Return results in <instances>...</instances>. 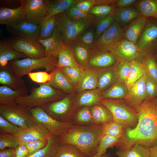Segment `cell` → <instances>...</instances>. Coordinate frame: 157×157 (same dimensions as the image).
<instances>
[{
    "label": "cell",
    "mask_w": 157,
    "mask_h": 157,
    "mask_svg": "<svg viewBox=\"0 0 157 157\" xmlns=\"http://www.w3.org/2000/svg\"><path fill=\"white\" fill-rule=\"evenodd\" d=\"M25 0H22L17 8H10L1 7L0 8V24L11 27L25 21L24 8Z\"/></svg>",
    "instance_id": "cell-17"
},
{
    "label": "cell",
    "mask_w": 157,
    "mask_h": 157,
    "mask_svg": "<svg viewBox=\"0 0 157 157\" xmlns=\"http://www.w3.org/2000/svg\"><path fill=\"white\" fill-rule=\"evenodd\" d=\"M93 26L82 33L76 40L82 45L90 49H93L95 41V28Z\"/></svg>",
    "instance_id": "cell-42"
},
{
    "label": "cell",
    "mask_w": 157,
    "mask_h": 157,
    "mask_svg": "<svg viewBox=\"0 0 157 157\" xmlns=\"http://www.w3.org/2000/svg\"><path fill=\"white\" fill-rule=\"evenodd\" d=\"M157 102L146 100L136 110L138 121L134 128L126 127L115 145L118 149L136 144L149 148L157 145Z\"/></svg>",
    "instance_id": "cell-1"
},
{
    "label": "cell",
    "mask_w": 157,
    "mask_h": 157,
    "mask_svg": "<svg viewBox=\"0 0 157 157\" xmlns=\"http://www.w3.org/2000/svg\"><path fill=\"white\" fill-rule=\"evenodd\" d=\"M101 104L110 112L114 121L126 127L134 128L137 124L138 117L137 111L123 101L103 99Z\"/></svg>",
    "instance_id": "cell-7"
},
{
    "label": "cell",
    "mask_w": 157,
    "mask_h": 157,
    "mask_svg": "<svg viewBox=\"0 0 157 157\" xmlns=\"http://www.w3.org/2000/svg\"><path fill=\"white\" fill-rule=\"evenodd\" d=\"M21 0H0V4L1 5L5 6L3 7L8 6L10 7L19 6L21 3Z\"/></svg>",
    "instance_id": "cell-59"
},
{
    "label": "cell",
    "mask_w": 157,
    "mask_h": 157,
    "mask_svg": "<svg viewBox=\"0 0 157 157\" xmlns=\"http://www.w3.org/2000/svg\"><path fill=\"white\" fill-rule=\"evenodd\" d=\"M120 138L118 137L103 135L100 141L95 155L100 156L105 154L107 149L109 147L115 145Z\"/></svg>",
    "instance_id": "cell-45"
},
{
    "label": "cell",
    "mask_w": 157,
    "mask_h": 157,
    "mask_svg": "<svg viewBox=\"0 0 157 157\" xmlns=\"http://www.w3.org/2000/svg\"><path fill=\"white\" fill-rule=\"evenodd\" d=\"M58 58L52 55L39 58H27L23 59H17L9 61L8 65L16 74L22 78L32 71L45 69L50 73L57 68Z\"/></svg>",
    "instance_id": "cell-5"
},
{
    "label": "cell",
    "mask_w": 157,
    "mask_h": 157,
    "mask_svg": "<svg viewBox=\"0 0 157 157\" xmlns=\"http://www.w3.org/2000/svg\"><path fill=\"white\" fill-rule=\"evenodd\" d=\"M147 74L153 78L157 83V64L155 58L144 56Z\"/></svg>",
    "instance_id": "cell-51"
},
{
    "label": "cell",
    "mask_w": 157,
    "mask_h": 157,
    "mask_svg": "<svg viewBox=\"0 0 157 157\" xmlns=\"http://www.w3.org/2000/svg\"><path fill=\"white\" fill-rule=\"evenodd\" d=\"M15 136L19 144L27 143L53 137L48 130L39 123L30 128L22 129Z\"/></svg>",
    "instance_id": "cell-19"
},
{
    "label": "cell",
    "mask_w": 157,
    "mask_h": 157,
    "mask_svg": "<svg viewBox=\"0 0 157 157\" xmlns=\"http://www.w3.org/2000/svg\"><path fill=\"white\" fill-rule=\"evenodd\" d=\"M6 27L8 31L15 37L39 42L40 25L24 21L13 26Z\"/></svg>",
    "instance_id": "cell-15"
},
{
    "label": "cell",
    "mask_w": 157,
    "mask_h": 157,
    "mask_svg": "<svg viewBox=\"0 0 157 157\" xmlns=\"http://www.w3.org/2000/svg\"><path fill=\"white\" fill-rule=\"evenodd\" d=\"M128 93L127 88L125 83L118 81L101 94L103 99H124Z\"/></svg>",
    "instance_id": "cell-34"
},
{
    "label": "cell",
    "mask_w": 157,
    "mask_h": 157,
    "mask_svg": "<svg viewBox=\"0 0 157 157\" xmlns=\"http://www.w3.org/2000/svg\"><path fill=\"white\" fill-rule=\"evenodd\" d=\"M78 0H45V3L47 15L44 21L64 12L69 7L74 5Z\"/></svg>",
    "instance_id": "cell-27"
},
{
    "label": "cell",
    "mask_w": 157,
    "mask_h": 157,
    "mask_svg": "<svg viewBox=\"0 0 157 157\" xmlns=\"http://www.w3.org/2000/svg\"><path fill=\"white\" fill-rule=\"evenodd\" d=\"M8 41L13 48L29 58H39L46 56L45 48L39 42L15 37Z\"/></svg>",
    "instance_id": "cell-11"
},
{
    "label": "cell",
    "mask_w": 157,
    "mask_h": 157,
    "mask_svg": "<svg viewBox=\"0 0 157 157\" xmlns=\"http://www.w3.org/2000/svg\"><path fill=\"white\" fill-rule=\"evenodd\" d=\"M114 15L115 21L123 29L140 15L139 11L133 6L116 8Z\"/></svg>",
    "instance_id": "cell-25"
},
{
    "label": "cell",
    "mask_w": 157,
    "mask_h": 157,
    "mask_svg": "<svg viewBox=\"0 0 157 157\" xmlns=\"http://www.w3.org/2000/svg\"><path fill=\"white\" fill-rule=\"evenodd\" d=\"M27 57L17 51L10 44L8 40L0 42V67L7 65L11 61Z\"/></svg>",
    "instance_id": "cell-28"
},
{
    "label": "cell",
    "mask_w": 157,
    "mask_h": 157,
    "mask_svg": "<svg viewBox=\"0 0 157 157\" xmlns=\"http://www.w3.org/2000/svg\"><path fill=\"white\" fill-rule=\"evenodd\" d=\"M130 69V61L123 60L116 63L118 80L125 83L128 76Z\"/></svg>",
    "instance_id": "cell-48"
},
{
    "label": "cell",
    "mask_w": 157,
    "mask_h": 157,
    "mask_svg": "<svg viewBox=\"0 0 157 157\" xmlns=\"http://www.w3.org/2000/svg\"><path fill=\"white\" fill-rule=\"evenodd\" d=\"M147 74L127 87V94L124 98L128 104L136 110L147 99L145 88Z\"/></svg>",
    "instance_id": "cell-12"
},
{
    "label": "cell",
    "mask_w": 157,
    "mask_h": 157,
    "mask_svg": "<svg viewBox=\"0 0 157 157\" xmlns=\"http://www.w3.org/2000/svg\"><path fill=\"white\" fill-rule=\"evenodd\" d=\"M29 110L35 120L46 129L54 137H59L73 126L70 122H62L54 119L41 107H35Z\"/></svg>",
    "instance_id": "cell-9"
},
{
    "label": "cell",
    "mask_w": 157,
    "mask_h": 157,
    "mask_svg": "<svg viewBox=\"0 0 157 157\" xmlns=\"http://www.w3.org/2000/svg\"><path fill=\"white\" fill-rule=\"evenodd\" d=\"M59 69L68 81L73 85L76 86L82 76L83 69L82 67H67Z\"/></svg>",
    "instance_id": "cell-41"
},
{
    "label": "cell",
    "mask_w": 157,
    "mask_h": 157,
    "mask_svg": "<svg viewBox=\"0 0 157 157\" xmlns=\"http://www.w3.org/2000/svg\"><path fill=\"white\" fill-rule=\"evenodd\" d=\"M67 46L70 49L77 62L82 67L87 66L92 49L86 47L76 41Z\"/></svg>",
    "instance_id": "cell-30"
},
{
    "label": "cell",
    "mask_w": 157,
    "mask_h": 157,
    "mask_svg": "<svg viewBox=\"0 0 157 157\" xmlns=\"http://www.w3.org/2000/svg\"><path fill=\"white\" fill-rule=\"evenodd\" d=\"M149 157H157V145L149 148Z\"/></svg>",
    "instance_id": "cell-61"
},
{
    "label": "cell",
    "mask_w": 157,
    "mask_h": 157,
    "mask_svg": "<svg viewBox=\"0 0 157 157\" xmlns=\"http://www.w3.org/2000/svg\"><path fill=\"white\" fill-rule=\"evenodd\" d=\"M62 98L61 93L48 82L40 84L39 87L33 88L29 94L16 98L15 102L29 109L41 107Z\"/></svg>",
    "instance_id": "cell-4"
},
{
    "label": "cell",
    "mask_w": 157,
    "mask_h": 157,
    "mask_svg": "<svg viewBox=\"0 0 157 157\" xmlns=\"http://www.w3.org/2000/svg\"><path fill=\"white\" fill-rule=\"evenodd\" d=\"M64 13L69 19L75 21L83 19L89 15L81 11L74 5L68 8Z\"/></svg>",
    "instance_id": "cell-52"
},
{
    "label": "cell",
    "mask_w": 157,
    "mask_h": 157,
    "mask_svg": "<svg viewBox=\"0 0 157 157\" xmlns=\"http://www.w3.org/2000/svg\"><path fill=\"white\" fill-rule=\"evenodd\" d=\"M110 53L118 62L123 60L131 61L144 57V55L139 50L136 44L124 38Z\"/></svg>",
    "instance_id": "cell-14"
},
{
    "label": "cell",
    "mask_w": 157,
    "mask_h": 157,
    "mask_svg": "<svg viewBox=\"0 0 157 157\" xmlns=\"http://www.w3.org/2000/svg\"><path fill=\"white\" fill-rule=\"evenodd\" d=\"M22 129L8 121L0 115V133L15 135Z\"/></svg>",
    "instance_id": "cell-49"
},
{
    "label": "cell",
    "mask_w": 157,
    "mask_h": 157,
    "mask_svg": "<svg viewBox=\"0 0 157 157\" xmlns=\"http://www.w3.org/2000/svg\"><path fill=\"white\" fill-rule=\"evenodd\" d=\"M147 18L140 15L124 28V38L136 44L146 26Z\"/></svg>",
    "instance_id": "cell-22"
},
{
    "label": "cell",
    "mask_w": 157,
    "mask_h": 157,
    "mask_svg": "<svg viewBox=\"0 0 157 157\" xmlns=\"http://www.w3.org/2000/svg\"><path fill=\"white\" fill-rule=\"evenodd\" d=\"M134 6L140 15L157 19V0H138Z\"/></svg>",
    "instance_id": "cell-37"
},
{
    "label": "cell",
    "mask_w": 157,
    "mask_h": 157,
    "mask_svg": "<svg viewBox=\"0 0 157 157\" xmlns=\"http://www.w3.org/2000/svg\"><path fill=\"white\" fill-rule=\"evenodd\" d=\"M117 62L111 53L93 49L88 60V66L94 68H108L115 65Z\"/></svg>",
    "instance_id": "cell-20"
},
{
    "label": "cell",
    "mask_w": 157,
    "mask_h": 157,
    "mask_svg": "<svg viewBox=\"0 0 157 157\" xmlns=\"http://www.w3.org/2000/svg\"><path fill=\"white\" fill-rule=\"evenodd\" d=\"M29 155V151L25 143L19 144L15 149L13 157H28Z\"/></svg>",
    "instance_id": "cell-57"
},
{
    "label": "cell",
    "mask_w": 157,
    "mask_h": 157,
    "mask_svg": "<svg viewBox=\"0 0 157 157\" xmlns=\"http://www.w3.org/2000/svg\"><path fill=\"white\" fill-rule=\"evenodd\" d=\"M0 84L14 90L27 91L24 81L18 76L8 64L0 67Z\"/></svg>",
    "instance_id": "cell-18"
},
{
    "label": "cell",
    "mask_w": 157,
    "mask_h": 157,
    "mask_svg": "<svg viewBox=\"0 0 157 157\" xmlns=\"http://www.w3.org/2000/svg\"><path fill=\"white\" fill-rule=\"evenodd\" d=\"M156 111H157V102L156 104Z\"/></svg>",
    "instance_id": "cell-63"
},
{
    "label": "cell",
    "mask_w": 157,
    "mask_h": 157,
    "mask_svg": "<svg viewBox=\"0 0 157 157\" xmlns=\"http://www.w3.org/2000/svg\"><path fill=\"white\" fill-rule=\"evenodd\" d=\"M103 99L97 89L87 90L82 92L77 101L78 106H91L101 103Z\"/></svg>",
    "instance_id": "cell-35"
},
{
    "label": "cell",
    "mask_w": 157,
    "mask_h": 157,
    "mask_svg": "<svg viewBox=\"0 0 157 157\" xmlns=\"http://www.w3.org/2000/svg\"><path fill=\"white\" fill-rule=\"evenodd\" d=\"M39 42L44 48L46 56L52 55L57 58L60 51L66 45L56 26L51 37L46 39H40Z\"/></svg>",
    "instance_id": "cell-21"
},
{
    "label": "cell",
    "mask_w": 157,
    "mask_h": 157,
    "mask_svg": "<svg viewBox=\"0 0 157 157\" xmlns=\"http://www.w3.org/2000/svg\"><path fill=\"white\" fill-rule=\"evenodd\" d=\"M50 73L51 78L49 83L53 87L66 93H69L73 90V85L68 81L59 69H56Z\"/></svg>",
    "instance_id": "cell-31"
},
{
    "label": "cell",
    "mask_w": 157,
    "mask_h": 157,
    "mask_svg": "<svg viewBox=\"0 0 157 157\" xmlns=\"http://www.w3.org/2000/svg\"><path fill=\"white\" fill-rule=\"evenodd\" d=\"M90 109L95 124L104 125L113 120L110 112L102 104L92 106Z\"/></svg>",
    "instance_id": "cell-29"
},
{
    "label": "cell",
    "mask_w": 157,
    "mask_h": 157,
    "mask_svg": "<svg viewBox=\"0 0 157 157\" xmlns=\"http://www.w3.org/2000/svg\"><path fill=\"white\" fill-rule=\"evenodd\" d=\"M71 105V99L68 96L41 107L49 115L62 122H67V115Z\"/></svg>",
    "instance_id": "cell-16"
},
{
    "label": "cell",
    "mask_w": 157,
    "mask_h": 157,
    "mask_svg": "<svg viewBox=\"0 0 157 157\" xmlns=\"http://www.w3.org/2000/svg\"><path fill=\"white\" fill-rule=\"evenodd\" d=\"M145 88L147 99L153 98L157 95V83L148 74L146 81Z\"/></svg>",
    "instance_id": "cell-54"
},
{
    "label": "cell",
    "mask_w": 157,
    "mask_h": 157,
    "mask_svg": "<svg viewBox=\"0 0 157 157\" xmlns=\"http://www.w3.org/2000/svg\"><path fill=\"white\" fill-rule=\"evenodd\" d=\"M104 135L121 138L126 126L114 120L103 125Z\"/></svg>",
    "instance_id": "cell-43"
},
{
    "label": "cell",
    "mask_w": 157,
    "mask_h": 157,
    "mask_svg": "<svg viewBox=\"0 0 157 157\" xmlns=\"http://www.w3.org/2000/svg\"><path fill=\"white\" fill-rule=\"evenodd\" d=\"M19 144L16 137L14 135L0 133V150L8 148L15 149Z\"/></svg>",
    "instance_id": "cell-47"
},
{
    "label": "cell",
    "mask_w": 157,
    "mask_h": 157,
    "mask_svg": "<svg viewBox=\"0 0 157 157\" xmlns=\"http://www.w3.org/2000/svg\"><path fill=\"white\" fill-rule=\"evenodd\" d=\"M56 26V15L44 21L40 25L39 39L51 37Z\"/></svg>",
    "instance_id": "cell-44"
},
{
    "label": "cell",
    "mask_w": 157,
    "mask_h": 157,
    "mask_svg": "<svg viewBox=\"0 0 157 157\" xmlns=\"http://www.w3.org/2000/svg\"><path fill=\"white\" fill-rule=\"evenodd\" d=\"M15 149L8 148L0 151V157H13Z\"/></svg>",
    "instance_id": "cell-60"
},
{
    "label": "cell",
    "mask_w": 157,
    "mask_h": 157,
    "mask_svg": "<svg viewBox=\"0 0 157 157\" xmlns=\"http://www.w3.org/2000/svg\"><path fill=\"white\" fill-rule=\"evenodd\" d=\"M97 71L98 86L97 89L100 92L111 85L112 86L118 81L116 64L112 67L98 69Z\"/></svg>",
    "instance_id": "cell-24"
},
{
    "label": "cell",
    "mask_w": 157,
    "mask_h": 157,
    "mask_svg": "<svg viewBox=\"0 0 157 157\" xmlns=\"http://www.w3.org/2000/svg\"><path fill=\"white\" fill-rule=\"evenodd\" d=\"M47 139L40 140L25 143L29 151L30 155L45 147L47 144Z\"/></svg>",
    "instance_id": "cell-55"
},
{
    "label": "cell",
    "mask_w": 157,
    "mask_h": 157,
    "mask_svg": "<svg viewBox=\"0 0 157 157\" xmlns=\"http://www.w3.org/2000/svg\"><path fill=\"white\" fill-rule=\"evenodd\" d=\"M56 26L64 44L67 45L76 41L82 33L96 25L98 21L90 14L81 20H72L64 12L56 15Z\"/></svg>",
    "instance_id": "cell-3"
},
{
    "label": "cell",
    "mask_w": 157,
    "mask_h": 157,
    "mask_svg": "<svg viewBox=\"0 0 157 157\" xmlns=\"http://www.w3.org/2000/svg\"><path fill=\"white\" fill-rule=\"evenodd\" d=\"M124 30L115 21L95 40L93 49L111 52L124 38Z\"/></svg>",
    "instance_id": "cell-10"
},
{
    "label": "cell",
    "mask_w": 157,
    "mask_h": 157,
    "mask_svg": "<svg viewBox=\"0 0 157 157\" xmlns=\"http://www.w3.org/2000/svg\"><path fill=\"white\" fill-rule=\"evenodd\" d=\"M90 157H111L109 154L105 153V154H104V155H102L101 156H97L96 155H94Z\"/></svg>",
    "instance_id": "cell-62"
},
{
    "label": "cell",
    "mask_w": 157,
    "mask_h": 157,
    "mask_svg": "<svg viewBox=\"0 0 157 157\" xmlns=\"http://www.w3.org/2000/svg\"><path fill=\"white\" fill-rule=\"evenodd\" d=\"M150 153L149 148L138 144L118 149L116 152L118 157H149Z\"/></svg>",
    "instance_id": "cell-32"
},
{
    "label": "cell",
    "mask_w": 157,
    "mask_h": 157,
    "mask_svg": "<svg viewBox=\"0 0 157 157\" xmlns=\"http://www.w3.org/2000/svg\"><path fill=\"white\" fill-rule=\"evenodd\" d=\"M28 77L33 81L40 84L49 82L51 78V74L46 71L30 72L27 74Z\"/></svg>",
    "instance_id": "cell-50"
},
{
    "label": "cell",
    "mask_w": 157,
    "mask_h": 157,
    "mask_svg": "<svg viewBox=\"0 0 157 157\" xmlns=\"http://www.w3.org/2000/svg\"><path fill=\"white\" fill-rule=\"evenodd\" d=\"M98 86L97 70L92 68L83 69L82 76L76 86V90L81 92L96 89Z\"/></svg>",
    "instance_id": "cell-23"
},
{
    "label": "cell",
    "mask_w": 157,
    "mask_h": 157,
    "mask_svg": "<svg viewBox=\"0 0 157 157\" xmlns=\"http://www.w3.org/2000/svg\"><path fill=\"white\" fill-rule=\"evenodd\" d=\"M54 157H85L74 145L67 144H59Z\"/></svg>",
    "instance_id": "cell-39"
},
{
    "label": "cell",
    "mask_w": 157,
    "mask_h": 157,
    "mask_svg": "<svg viewBox=\"0 0 157 157\" xmlns=\"http://www.w3.org/2000/svg\"><path fill=\"white\" fill-rule=\"evenodd\" d=\"M96 5V0H78L74 5L77 8L86 13H88L91 8Z\"/></svg>",
    "instance_id": "cell-56"
},
{
    "label": "cell",
    "mask_w": 157,
    "mask_h": 157,
    "mask_svg": "<svg viewBox=\"0 0 157 157\" xmlns=\"http://www.w3.org/2000/svg\"><path fill=\"white\" fill-rule=\"evenodd\" d=\"M116 9L114 5H96L91 8L88 13L93 16L99 21L114 13Z\"/></svg>",
    "instance_id": "cell-40"
},
{
    "label": "cell",
    "mask_w": 157,
    "mask_h": 157,
    "mask_svg": "<svg viewBox=\"0 0 157 157\" xmlns=\"http://www.w3.org/2000/svg\"><path fill=\"white\" fill-rule=\"evenodd\" d=\"M103 125L95 124L86 126L73 125L57 138L59 144H67L76 147L85 157L97 152L100 141L104 135Z\"/></svg>",
    "instance_id": "cell-2"
},
{
    "label": "cell",
    "mask_w": 157,
    "mask_h": 157,
    "mask_svg": "<svg viewBox=\"0 0 157 157\" xmlns=\"http://www.w3.org/2000/svg\"><path fill=\"white\" fill-rule=\"evenodd\" d=\"M24 15L25 21L40 25L47 15L45 0H25Z\"/></svg>",
    "instance_id": "cell-13"
},
{
    "label": "cell",
    "mask_w": 157,
    "mask_h": 157,
    "mask_svg": "<svg viewBox=\"0 0 157 157\" xmlns=\"http://www.w3.org/2000/svg\"><path fill=\"white\" fill-rule=\"evenodd\" d=\"M114 13L97 22L95 26V40L115 22Z\"/></svg>",
    "instance_id": "cell-46"
},
{
    "label": "cell",
    "mask_w": 157,
    "mask_h": 157,
    "mask_svg": "<svg viewBox=\"0 0 157 157\" xmlns=\"http://www.w3.org/2000/svg\"><path fill=\"white\" fill-rule=\"evenodd\" d=\"M138 1L137 0H117L114 6L116 8L128 7L134 6Z\"/></svg>",
    "instance_id": "cell-58"
},
{
    "label": "cell",
    "mask_w": 157,
    "mask_h": 157,
    "mask_svg": "<svg viewBox=\"0 0 157 157\" xmlns=\"http://www.w3.org/2000/svg\"><path fill=\"white\" fill-rule=\"evenodd\" d=\"M0 115L5 119L23 129L31 128L39 123L29 109L16 104L0 105Z\"/></svg>",
    "instance_id": "cell-6"
},
{
    "label": "cell",
    "mask_w": 157,
    "mask_h": 157,
    "mask_svg": "<svg viewBox=\"0 0 157 157\" xmlns=\"http://www.w3.org/2000/svg\"><path fill=\"white\" fill-rule=\"evenodd\" d=\"M136 45L144 56L155 58L154 54L157 51V19L147 18V22Z\"/></svg>",
    "instance_id": "cell-8"
},
{
    "label": "cell",
    "mask_w": 157,
    "mask_h": 157,
    "mask_svg": "<svg viewBox=\"0 0 157 157\" xmlns=\"http://www.w3.org/2000/svg\"><path fill=\"white\" fill-rule=\"evenodd\" d=\"M27 91L15 90L6 86H0V105H10L16 103L15 99L27 95Z\"/></svg>",
    "instance_id": "cell-33"
},
{
    "label": "cell",
    "mask_w": 157,
    "mask_h": 157,
    "mask_svg": "<svg viewBox=\"0 0 157 157\" xmlns=\"http://www.w3.org/2000/svg\"><path fill=\"white\" fill-rule=\"evenodd\" d=\"M76 120L81 123L94 122L90 109L87 107H84L77 113L76 117Z\"/></svg>",
    "instance_id": "cell-53"
},
{
    "label": "cell",
    "mask_w": 157,
    "mask_h": 157,
    "mask_svg": "<svg viewBox=\"0 0 157 157\" xmlns=\"http://www.w3.org/2000/svg\"><path fill=\"white\" fill-rule=\"evenodd\" d=\"M56 66L58 69L65 67L83 68L77 62L70 49L67 45L58 54Z\"/></svg>",
    "instance_id": "cell-36"
},
{
    "label": "cell",
    "mask_w": 157,
    "mask_h": 157,
    "mask_svg": "<svg viewBox=\"0 0 157 157\" xmlns=\"http://www.w3.org/2000/svg\"><path fill=\"white\" fill-rule=\"evenodd\" d=\"M147 74L144 56L143 58L130 61V69L125 84L128 87Z\"/></svg>",
    "instance_id": "cell-26"
},
{
    "label": "cell",
    "mask_w": 157,
    "mask_h": 157,
    "mask_svg": "<svg viewBox=\"0 0 157 157\" xmlns=\"http://www.w3.org/2000/svg\"><path fill=\"white\" fill-rule=\"evenodd\" d=\"M59 144L57 138L53 137L49 138L45 147L28 157H54Z\"/></svg>",
    "instance_id": "cell-38"
}]
</instances>
